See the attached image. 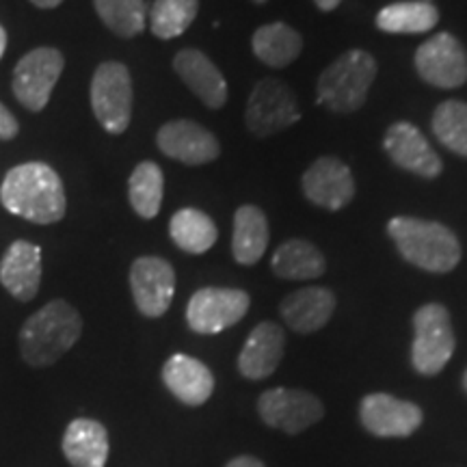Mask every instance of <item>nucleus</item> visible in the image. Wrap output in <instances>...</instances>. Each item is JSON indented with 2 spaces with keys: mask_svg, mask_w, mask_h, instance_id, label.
I'll return each instance as SVG.
<instances>
[{
  "mask_svg": "<svg viewBox=\"0 0 467 467\" xmlns=\"http://www.w3.org/2000/svg\"><path fill=\"white\" fill-rule=\"evenodd\" d=\"M0 202L11 214L37 225L58 223L67 210L66 186L58 173L37 161L9 169L0 186Z\"/></svg>",
  "mask_w": 467,
  "mask_h": 467,
  "instance_id": "nucleus-1",
  "label": "nucleus"
},
{
  "mask_svg": "<svg viewBox=\"0 0 467 467\" xmlns=\"http://www.w3.org/2000/svg\"><path fill=\"white\" fill-rule=\"evenodd\" d=\"M83 334V318L67 301L46 303L22 325L17 344L28 366L46 368L57 364Z\"/></svg>",
  "mask_w": 467,
  "mask_h": 467,
  "instance_id": "nucleus-2",
  "label": "nucleus"
},
{
  "mask_svg": "<svg viewBox=\"0 0 467 467\" xmlns=\"http://www.w3.org/2000/svg\"><path fill=\"white\" fill-rule=\"evenodd\" d=\"M388 234L409 265L426 273H451L461 262V243L451 227L437 221L394 217Z\"/></svg>",
  "mask_w": 467,
  "mask_h": 467,
  "instance_id": "nucleus-3",
  "label": "nucleus"
},
{
  "mask_svg": "<svg viewBox=\"0 0 467 467\" xmlns=\"http://www.w3.org/2000/svg\"><path fill=\"white\" fill-rule=\"evenodd\" d=\"M377 61L366 50H348L320 74L318 104L329 113L350 115L364 107L368 91L377 78Z\"/></svg>",
  "mask_w": 467,
  "mask_h": 467,
  "instance_id": "nucleus-4",
  "label": "nucleus"
},
{
  "mask_svg": "<svg viewBox=\"0 0 467 467\" xmlns=\"http://www.w3.org/2000/svg\"><path fill=\"white\" fill-rule=\"evenodd\" d=\"M457 348L452 318L441 303H426L413 314L411 366L418 375H440Z\"/></svg>",
  "mask_w": 467,
  "mask_h": 467,
  "instance_id": "nucleus-5",
  "label": "nucleus"
},
{
  "mask_svg": "<svg viewBox=\"0 0 467 467\" xmlns=\"http://www.w3.org/2000/svg\"><path fill=\"white\" fill-rule=\"evenodd\" d=\"M132 78L124 63L104 61L91 78V109L109 134L128 130L132 119Z\"/></svg>",
  "mask_w": 467,
  "mask_h": 467,
  "instance_id": "nucleus-6",
  "label": "nucleus"
},
{
  "mask_svg": "<svg viewBox=\"0 0 467 467\" xmlns=\"http://www.w3.org/2000/svg\"><path fill=\"white\" fill-rule=\"evenodd\" d=\"M66 58L57 48H35L17 61L11 89L22 107L39 113L48 104L52 91L61 78Z\"/></svg>",
  "mask_w": 467,
  "mask_h": 467,
  "instance_id": "nucleus-7",
  "label": "nucleus"
},
{
  "mask_svg": "<svg viewBox=\"0 0 467 467\" xmlns=\"http://www.w3.org/2000/svg\"><path fill=\"white\" fill-rule=\"evenodd\" d=\"M301 119L295 93L277 78H262L251 89L244 121L255 137H271Z\"/></svg>",
  "mask_w": 467,
  "mask_h": 467,
  "instance_id": "nucleus-8",
  "label": "nucleus"
},
{
  "mask_svg": "<svg viewBox=\"0 0 467 467\" xmlns=\"http://www.w3.org/2000/svg\"><path fill=\"white\" fill-rule=\"evenodd\" d=\"M249 295L238 288H202L186 306V323L195 334L214 336L247 317Z\"/></svg>",
  "mask_w": 467,
  "mask_h": 467,
  "instance_id": "nucleus-9",
  "label": "nucleus"
},
{
  "mask_svg": "<svg viewBox=\"0 0 467 467\" xmlns=\"http://www.w3.org/2000/svg\"><path fill=\"white\" fill-rule=\"evenodd\" d=\"M258 413L262 422L271 429L296 435L320 422L325 416V407L317 396L306 389L273 388L258 399Z\"/></svg>",
  "mask_w": 467,
  "mask_h": 467,
  "instance_id": "nucleus-10",
  "label": "nucleus"
},
{
  "mask_svg": "<svg viewBox=\"0 0 467 467\" xmlns=\"http://www.w3.org/2000/svg\"><path fill=\"white\" fill-rule=\"evenodd\" d=\"M361 426L383 440H400L413 435L424 422V411L416 402L396 399L392 394H368L359 402Z\"/></svg>",
  "mask_w": 467,
  "mask_h": 467,
  "instance_id": "nucleus-11",
  "label": "nucleus"
},
{
  "mask_svg": "<svg viewBox=\"0 0 467 467\" xmlns=\"http://www.w3.org/2000/svg\"><path fill=\"white\" fill-rule=\"evenodd\" d=\"M416 69L424 83L457 89L467 80V52L451 33H437L416 50Z\"/></svg>",
  "mask_w": 467,
  "mask_h": 467,
  "instance_id": "nucleus-12",
  "label": "nucleus"
},
{
  "mask_svg": "<svg viewBox=\"0 0 467 467\" xmlns=\"http://www.w3.org/2000/svg\"><path fill=\"white\" fill-rule=\"evenodd\" d=\"M130 290L134 306L148 318L167 314L175 295V271L165 258L143 255L130 266Z\"/></svg>",
  "mask_w": 467,
  "mask_h": 467,
  "instance_id": "nucleus-13",
  "label": "nucleus"
},
{
  "mask_svg": "<svg viewBox=\"0 0 467 467\" xmlns=\"http://www.w3.org/2000/svg\"><path fill=\"white\" fill-rule=\"evenodd\" d=\"M301 189L309 203L337 213L353 202L355 180L347 162L334 156H323L306 169Z\"/></svg>",
  "mask_w": 467,
  "mask_h": 467,
  "instance_id": "nucleus-14",
  "label": "nucleus"
},
{
  "mask_svg": "<svg viewBox=\"0 0 467 467\" xmlns=\"http://www.w3.org/2000/svg\"><path fill=\"white\" fill-rule=\"evenodd\" d=\"M156 143L167 159L189 167L208 165L221 154L219 139L208 128L191 119L167 121L156 134Z\"/></svg>",
  "mask_w": 467,
  "mask_h": 467,
  "instance_id": "nucleus-15",
  "label": "nucleus"
},
{
  "mask_svg": "<svg viewBox=\"0 0 467 467\" xmlns=\"http://www.w3.org/2000/svg\"><path fill=\"white\" fill-rule=\"evenodd\" d=\"M383 150L396 167L420 175L424 180H435L443 171V162L431 148L426 137L409 121H396L383 137Z\"/></svg>",
  "mask_w": 467,
  "mask_h": 467,
  "instance_id": "nucleus-16",
  "label": "nucleus"
},
{
  "mask_svg": "<svg viewBox=\"0 0 467 467\" xmlns=\"http://www.w3.org/2000/svg\"><path fill=\"white\" fill-rule=\"evenodd\" d=\"M0 284L17 301H33L42 284V247L16 241L0 260Z\"/></svg>",
  "mask_w": 467,
  "mask_h": 467,
  "instance_id": "nucleus-17",
  "label": "nucleus"
},
{
  "mask_svg": "<svg viewBox=\"0 0 467 467\" xmlns=\"http://www.w3.org/2000/svg\"><path fill=\"white\" fill-rule=\"evenodd\" d=\"M285 347L284 329L277 323L265 320L254 327L238 355V372L251 381H262L271 377L282 364Z\"/></svg>",
  "mask_w": 467,
  "mask_h": 467,
  "instance_id": "nucleus-18",
  "label": "nucleus"
},
{
  "mask_svg": "<svg viewBox=\"0 0 467 467\" xmlns=\"http://www.w3.org/2000/svg\"><path fill=\"white\" fill-rule=\"evenodd\" d=\"M173 69L208 109L217 110L227 102V83L223 74L202 50H180L173 58Z\"/></svg>",
  "mask_w": 467,
  "mask_h": 467,
  "instance_id": "nucleus-19",
  "label": "nucleus"
},
{
  "mask_svg": "<svg viewBox=\"0 0 467 467\" xmlns=\"http://www.w3.org/2000/svg\"><path fill=\"white\" fill-rule=\"evenodd\" d=\"M162 383L175 399L189 407H200L214 392V375L203 361L191 355H171L162 366Z\"/></svg>",
  "mask_w": 467,
  "mask_h": 467,
  "instance_id": "nucleus-20",
  "label": "nucleus"
},
{
  "mask_svg": "<svg viewBox=\"0 0 467 467\" xmlns=\"http://www.w3.org/2000/svg\"><path fill=\"white\" fill-rule=\"evenodd\" d=\"M336 312V296L329 288H301L285 296L279 306L284 323L296 334H314L329 323Z\"/></svg>",
  "mask_w": 467,
  "mask_h": 467,
  "instance_id": "nucleus-21",
  "label": "nucleus"
},
{
  "mask_svg": "<svg viewBox=\"0 0 467 467\" xmlns=\"http://www.w3.org/2000/svg\"><path fill=\"white\" fill-rule=\"evenodd\" d=\"M63 454L72 467H104L109 461V431L98 420L78 418L63 435Z\"/></svg>",
  "mask_w": 467,
  "mask_h": 467,
  "instance_id": "nucleus-22",
  "label": "nucleus"
},
{
  "mask_svg": "<svg viewBox=\"0 0 467 467\" xmlns=\"http://www.w3.org/2000/svg\"><path fill=\"white\" fill-rule=\"evenodd\" d=\"M268 247V221L258 206L247 203L234 214L232 254L243 266L258 265Z\"/></svg>",
  "mask_w": 467,
  "mask_h": 467,
  "instance_id": "nucleus-23",
  "label": "nucleus"
},
{
  "mask_svg": "<svg viewBox=\"0 0 467 467\" xmlns=\"http://www.w3.org/2000/svg\"><path fill=\"white\" fill-rule=\"evenodd\" d=\"M273 273L279 279H290V282H307V279H318L325 275V255L303 238H292L277 247L271 260Z\"/></svg>",
  "mask_w": 467,
  "mask_h": 467,
  "instance_id": "nucleus-24",
  "label": "nucleus"
},
{
  "mask_svg": "<svg viewBox=\"0 0 467 467\" xmlns=\"http://www.w3.org/2000/svg\"><path fill=\"white\" fill-rule=\"evenodd\" d=\"M254 55L268 67L284 69L299 58L303 50V39L295 28L284 25V22H273V25L260 26L251 39Z\"/></svg>",
  "mask_w": 467,
  "mask_h": 467,
  "instance_id": "nucleus-25",
  "label": "nucleus"
},
{
  "mask_svg": "<svg viewBox=\"0 0 467 467\" xmlns=\"http://www.w3.org/2000/svg\"><path fill=\"white\" fill-rule=\"evenodd\" d=\"M169 236L184 254L202 255L217 243L219 230L206 213L197 208H182L169 221Z\"/></svg>",
  "mask_w": 467,
  "mask_h": 467,
  "instance_id": "nucleus-26",
  "label": "nucleus"
},
{
  "mask_svg": "<svg viewBox=\"0 0 467 467\" xmlns=\"http://www.w3.org/2000/svg\"><path fill=\"white\" fill-rule=\"evenodd\" d=\"M377 28L394 35H420L431 31L440 22V11L424 0H407L383 7L377 14Z\"/></svg>",
  "mask_w": 467,
  "mask_h": 467,
  "instance_id": "nucleus-27",
  "label": "nucleus"
},
{
  "mask_svg": "<svg viewBox=\"0 0 467 467\" xmlns=\"http://www.w3.org/2000/svg\"><path fill=\"white\" fill-rule=\"evenodd\" d=\"M162 195H165L162 169L151 161L139 162L128 180V200L134 213L145 221L156 219L162 206Z\"/></svg>",
  "mask_w": 467,
  "mask_h": 467,
  "instance_id": "nucleus-28",
  "label": "nucleus"
},
{
  "mask_svg": "<svg viewBox=\"0 0 467 467\" xmlns=\"http://www.w3.org/2000/svg\"><path fill=\"white\" fill-rule=\"evenodd\" d=\"M200 0H154L148 11L150 28L159 39H173L195 22Z\"/></svg>",
  "mask_w": 467,
  "mask_h": 467,
  "instance_id": "nucleus-29",
  "label": "nucleus"
},
{
  "mask_svg": "<svg viewBox=\"0 0 467 467\" xmlns=\"http://www.w3.org/2000/svg\"><path fill=\"white\" fill-rule=\"evenodd\" d=\"M98 16L117 37H137L148 22L145 0H93Z\"/></svg>",
  "mask_w": 467,
  "mask_h": 467,
  "instance_id": "nucleus-30",
  "label": "nucleus"
},
{
  "mask_svg": "<svg viewBox=\"0 0 467 467\" xmlns=\"http://www.w3.org/2000/svg\"><path fill=\"white\" fill-rule=\"evenodd\" d=\"M433 132L443 148L467 159V102H441L433 113Z\"/></svg>",
  "mask_w": 467,
  "mask_h": 467,
  "instance_id": "nucleus-31",
  "label": "nucleus"
},
{
  "mask_svg": "<svg viewBox=\"0 0 467 467\" xmlns=\"http://www.w3.org/2000/svg\"><path fill=\"white\" fill-rule=\"evenodd\" d=\"M20 132V124H17L16 115L0 102V141H11Z\"/></svg>",
  "mask_w": 467,
  "mask_h": 467,
  "instance_id": "nucleus-32",
  "label": "nucleus"
},
{
  "mask_svg": "<svg viewBox=\"0 0 467 467\" xmlns=\"http://www.w3.org/2000/svg\"><path fill=\"white\" fill-rule=\"evenodd\" d=\"M225 467H266V465L262 463L260 459L249 457V454H244V457H236V459H232L230 463H227Z\"/></svg>",
  "mask_w": 467,
  "mask_h": 467,
  "instance_id": "nucleus-33",
  "label": "nucleus"
},
{
  "mask_svg": "<svg viewBox=\"0 0 467 467\" xmlns=\"http://www.w3.org/2000/svg\"><path fill=\"white\" fill-rule=\"evenodd\" d=\"M314 3H317V7L320 11H334L337 5L342 3V0H314Z\"/></svg>",
  "mask_w": 467,
  "mask_h": 467,
  "instance_id": "nucleus-34",
  "label": "nucleus"
},
{
  "mask_svg": "<svg viewBox=\"0 0 467 467\" xmlns=\"http://www.w3.org/2000/svg\"><path fill=\"white\" fill-rule=\"evenodd\" d=\"M31 3L39 9H55L63 3V0H31Z\"/></svg>",
  "mask_w": 467,
  "mask_h": 467,
  "instance_id": "nucleus-35",
  "label": "nucleus"
},
{
  "mask_svg": "<svg viewBox=\"0 0 467 467\" xmlns=\"http://www.w3.org/2000/svg\"><path fill=\"white\" fill-rule=\"evenodd\" d=\"M5 50H7V33H5L3 26H0V58H3Z\"/></svg>",
  "mask_w": 467,
  "mask_h": 467,
  "instance_id": "nucleus-36",
  "label": "nucleus"
},
{
  "mask_svg": "<svg viewBox=\"0 0 467 467\" xmlns=\"http://www.w3.org/2000/svg\"><path fill=\"white\" fill-rule=\"evenodd\" d=\"M463 389L467 392V370L463 372Z\"/></svg>",
  "mask_w": 467,
  "mask_h": 467,
  "instance_id": "nucleus-37",
  "label": "nucleus"
},
{
  "mask_svg": "<svg viewBox=\"0 0 467 467\" xmlns=\"http://www.w3.org/2000/svg\"><path fill=\"white\" fill-rule=\"evenodd\" d=\"M254 3H260V5H265V3H268V0H254Z\"/></svg>",
  "mask_w": 467,
  "mask_h": 467,
  "instance_id": "nucleus-38",
  "label": "nucleus"
}]
</instances>
